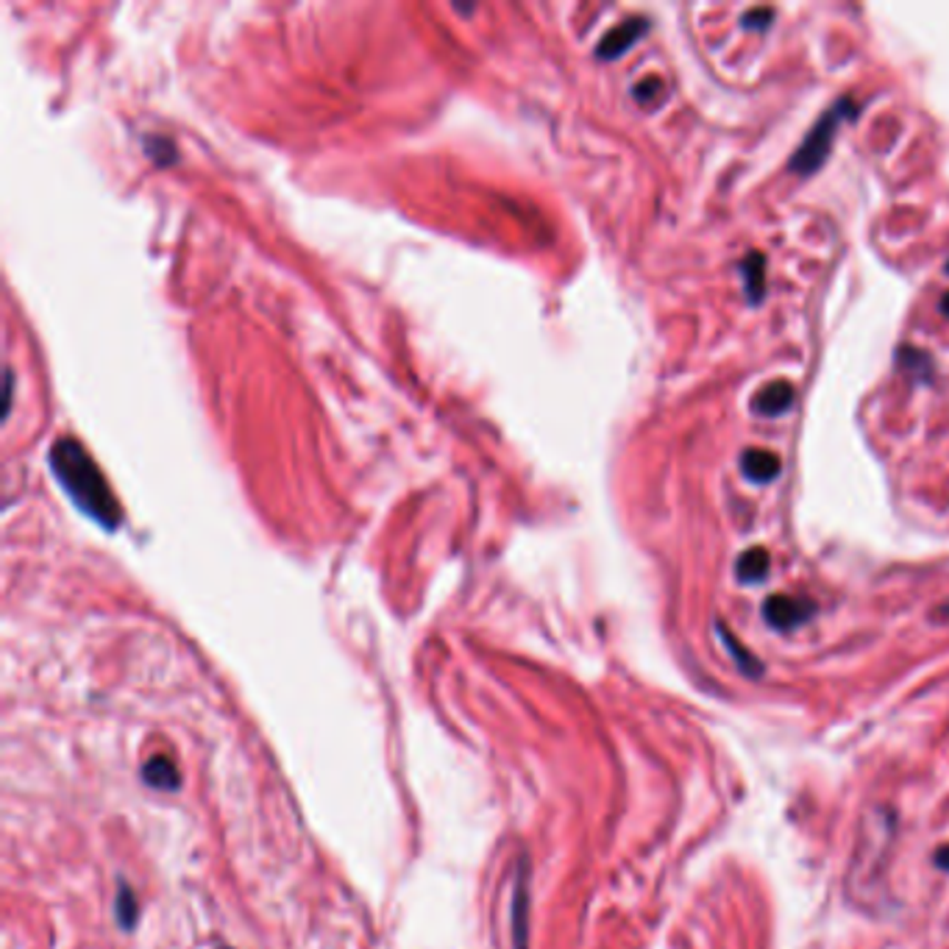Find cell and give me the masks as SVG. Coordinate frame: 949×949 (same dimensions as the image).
<instances>
[{"instance_id":"obj_1","label":"cell","mask_w":949,"mask_h":949,"mask_svg":"<svg viewBox=\"0 0 949 949\" xmlns=\"http://www.w3.org/2000/svg\"><path fill=\"white\" fill-rule=\"evenodd\" d=\"M51 468L62 482L64 493L75 502L84 515L95 518L103 529H114L120 521V507L109 493L101 471L90 460V454L75 441H59L51 448Z\"/></svg>"},{"instance_id":"obj_2","label":"cell","mask_w":949,"mask_h":949,"mask_svg":"<svg viewBox=\"0 0 949 949\" xmlns=\"http://www.w3.org/2000/svg\"><path fill=\"white\" fill-rule=\"evenodd\" d=\"M855 114H858V107H855L849 98H844V101H838L836 107L827 109V112L819 118V123H816L814 129H810V134L805 137V142L799 145V151L794 153V159H791L794 173L810 175L814 170H819L821 164L827 162V157H830L832 140H836L841 123L844 120L855 118Z\"/></svg>"},{"instance_id":"obj_3","label":"cell","mask_w":949,"mask_h":949,"mask_svg":"<svg viewBox=\"0 0 949 949\" xmlns=\"http://www.w3.org/2000/svg\"><path fill=\"white\" fill-rule=\"evenodd\" d=\"M816 613V607L805 599H794V596H769L764 605V618L775 629L786 633V629H797L808 622Z\"/></svg>"},{"instance_id":"obj_4","label":"cell","mask_w":949,"mask_h":949,"mask_svg":"<svg viewBox=\"0 0 949 949\" xmlns=\"http://www.w3.org/2000/svg\"><path fill=\"white\" fill-rule=\"evenodd\" d=\"M794 404V385L786 378H777L771 385H766L764 391L751 398V410L764 418H777V415H786Z\"/></svg>"},{"instance_id":"obj_5","label":"cell","mask_w":949,"mask_h":949,"mask_svg":"<svg viewBox=\"0 0 949 949\" xmlns=\"http://www.w3.org/2000/svg\"><path fill=\"white\" fill-rule=\"evenodd\" d=\"M646 31H649V23H646L644 18L627 20V23H622L618 29H613L610 34L602 40L599 57L602 59H618L622 53H627L629 48H633L635 42H638L640 37L646 34Z\"/></svg>"},{"instance_id":"obj_6","label":"cell","mask_w":949,"mask_h":949,"mask_svg":"<svg viewBox=\"0 0 949 949\" xmlns=\"http://www.w3.org/2000/svg\"><path fill=\"white\" fill-rule=\"evenodd\" d=\"M740 468H744V474L749 476L751 482H760V485H766V482L777 479L780 476V457H777L775 452H766V448H746L744 454H740Z\"/></svg>"},{"instance_id":"obj_7","label":"cell","mask_w":949,"mask_h":949,"mask_svg":"<svg viewBox=\"0 0 949 949\" xmlns=\"http://www.w3.org/2000/svg\"><path fill=\"white\" fill-rule=\"evenodd\" d=\"M769 568H771V557L769 552L760 546L744 552L738 557V563H735V574H738L740 583H764V579L769 577Z\"/></svg>"},{"instance_id":"obj_8","label":"cell","mask_w":949,"mask_h":949,"mask_svg":"<svg viewBox=\"0 0 949 949\" xmlns=\"http://www.w3.org/2000/svg\"><path fill=\"white\" fill-rule=\"evenodd\" d=\"M142 780L148 783L151 788H157V791H175L181 783L179 771H175L173 760L164 755L151 757L145 764V769H142Z\"/></svg>"},{"instance_id":"obj_9","label":"cell","mask_w":949,"mask_h":949,"mask_svg":"<svg viewBox=\"0 0 949 949\" xmlns=\"http://www.w3.org/2000/svg\"><path fill=\"white\" fill-rule=\"evenodd\" d=\"M718 633H721V640H724V646H727V652L729 655H733V660H735V666L740 668V672L746 674V677H760V674H764V663L757 660L755 655H751L749 649H744V646L738 644V638H735L733 633H729L727 627H718Z\"/></svg>"},{"instance_id":"obj_10","label":"cell","mask_w":949,"mask_h":949,"mask_svg":"<svg viewBox=\"0 0 949 949\" xmlns=\"http://www.w3.org/2000/svg\"><path fill=\"white\" fill-rule=\"evenodd\" d=\"M744 279H746V293H749L751 304H760L766 293V260L764 254H749L744 260Z\"/></svg>"},{"instance_id":"obj_11","label":"cell","mask_w":949,"mask_h":949,"mask_svg":"<svg viewBox=\"0 0 949 949\" xmlns=\"http://www.w3.org/2000/svg\"><path fill=\"white\" fill-rule=\"evenodd\" d=\"M114 913H118V921L123 930H131V927L137 925V897L125 886H120L118 908H114Z\"/></svg>"},{"instance_id":"obj_12","label":"cell","mask_w":949,"mask_h":949,"mask_svg":"<svg viewBox=\"0 0 949 949\" xmlns=\"http://www.w3.org/2000/svg\"><path fill=\"white\" fill-rule=\"evenodd\" d=\"M771 18H775V12H771V9H755V12L746 14L744 26L746 29H766Z\"/></svg>"},{"instance_id":"obj_13","label":"cell","mask_w":949,"mask_h":949,"mask_svg":"<svg viewBox=\"0 0 949 949\" xmlns=\"http://www.w3.org/2000/svg\"><path fill=\"white\" fill-rule=\"evenodd\" d=\"M657 90H660V81H657V79H646V81H640L638 87H635V95H638L640 101H649V98L655 95Z\"/></svg>"},{"instance_id":"obj_14","label":"cell","mask_w":949,"mask_h":949,"mask_svg":"<svg viewBox=\"0 0 949 949\" xmlns=\"http://www.w3.org/2000/svg\"><path fill=\"white\" fill-rule=\"evenodd\" d=\"M932 864H936L938 869L949 871V844H943V847L936 849V855H932Z\"/></svg>"},{"instance_id":"obj_15","label":"cell","mask_w":949,"mask_h":949,"mask_svg":"<svg viewBox=\"0 0 949 949\" xmlns=\"http://www.w3.org/2000/svg\"><path fill=\"white\" fill-rule=\"evenodd\" d=\"M941 312L943 315H949V293L941 299Z\"/></svg>"},{"instance_id":"obj_16","label":"cell","mask_w":949,"mask_h":949,"mask_svg":"<svg viewBox=\"0 0 949 949\" xmlns=\"http://www.w3.org/2000/svg\"><path fill=\"white\" fill-rule=\"evenodd\" d=\"M947 273H949V265H947Z\"/></svg>"}]
</instances>
